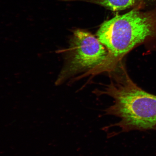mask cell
I'll list each match as a JSON object with an SVG mask.
<instances>
[{
    "label": "cell",
    "mask_w": 156,
    "mask_h": 156,
    "mask_svg": "<svg viewBox=\"0 0 156 156\" xmlns=\"http://www.w3.org/2000/svg\"><path fill=\"white\" fill-rule=\"evenodd\" d=\"M115 74L110 83L98 95H106L113 99V104L104 111L105 115L120 118L119 122L105 128H119L116 134L132 131H156V95L138 87L123 68Z\"/></svg>",
    "instance_id": "6da1fadb"
},
{
    "label": "cell",
    "mask_w": 156,
    "mask_h": 156,
    "mask_svg": "<svg viewBox=\"0 0 156 156\" xmlns=\"http://www.w3.org/2000/svg\"><path fill=\"white\" fill-rule=\"evenodd\" d=\"M136 8L105 21L97 38L108 52L109 60L121 59L138 45L156 37V9L145 12Z\"/></svg>",
    "instance_id": "7a4b0ae2"
},
{
    "label": "cell",
    "mask_w": 156,
    "mask_h": 156,
    "mask_svg": "<svg viewBox=\"0 0 156 156\" xmlns=\"http://www.w3.org/2000/svg\"><path fill=\"white\" fill-rule=\"evenodd\" d=\"M67 63L58 80L91 69L107 61L108 52L97 38L87 31L77 29L70 41Z\"/></svg>",
    "instance_id": "3957f363"
},
{
    "label": "cell",
    "mask_w": 156,
    "mask_h": 156,
    "mask_svg": "<svg viewBox=\"0 0 156 156\" xmlns=\"http://www.w3.org/2000/svg\"><path fill=\"white\" fill-rule=\"evenodd\" d=\"M103 6L113 11L122 10L139 5L142 7L146 4L156 3V0H84Z\"/></svg>",
    "instance_id": "277c9868"
}]
</instances>
